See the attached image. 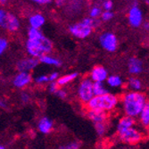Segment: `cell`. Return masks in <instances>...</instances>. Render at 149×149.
I'll list each match as a JSON object with an SVG mask.
<instances>
[{"label": "cell", "mask_w": 149, "mask_h": 149, "mask_svg": "<svg viewBox=\"0 0 149 149\" xmlns=\"http://www.w3.org/2000/svg\"><path fill=\"white\" fill-rule=\"evenodd\" d=\"M93 92L94 96H100V95L108 93V90L104 82H93Z\"/></svg>", "instance_id": "cell-23"}, {"label": "cell", "mask_w": 149, "mask_h": 149, "mask_svg": "<svg viewBox=\"0 0 149 149\" xmlns=\"http://www.w3.org/2000/svg\"><path fill=\"white\" fill-rule=\"evenodd\" d=\"M38 61L40 63H43L45 65H48V66H53V67H61L62 66V61L56 57L53 56L49 54H46V55H43L40 57H38Z\"/></svg>", "instance_id": "cell-17"}, {"label": "cell", "mask_w": 149, "mask_h": 149, "mask_svg": "<svg viewBox=\"0 0 149 149\" xmlns=\"http://www.w3.org/2000/svg\"><path fill=\"white\" fill-rule=\"evenodd\" d=\"M106 83L107 85L113 88H120L123 85V80L120 76L118 75H111L108 76L106 79Z\"/></svg>", "instance_id": "cell-20"}, {"label": "cell", "mask_w": 149, "mask_h": 149, "mask_svg": "<svg viewBox=\"0 0 149 149\" xmlns=\"http://www.w3.org/2000/svg\"><path fill=\"white\" fill-rule=\"evenodd\" d=\"M53 50V44L47 37L38 39H30L26 41V51L29 56L38 58L46 54H50Z\"/></svg>", "instance_id": "cell-3"}, {"label": "cell", "mask_w": 149, "mask_h": 149, "mask_svg": "<svg viewBox=\"0 0 149 149\" xmlns=\"http://www.w3.org/2000/svg\"><path fill=\"white\" fill-rule=\"evenodd\" d=\"M87 117L92 123H94V124L97 123H104L107 120V113L99 110L88 109L87 113Z\"/></svg>", "instance_id": "cell-13"}, {"label": "cell", "mask_w": 149, "mask_h": 149, "mask_svg": "<svg viewBox=\"0 0 149 149\" xmlns=\"http://www.w3.org/2000/svg\"><path fill=\"white\" fill-rule=\"evenodd\" d=\"M118 135H119V139L121 142L125 144H129V145L138 144L142 139L141 132L134 126L127 129L124 131L118 133Z\"/></svg>", "instance_id": "cell-6"}, {"label": "cell", "mask_w": 149, "mask_h": 149, "mask_svg": "<svg viewBox=\"0 0 149 149\" xmlns=\"http://www.w3.org/2000/svg\"><path fill=\"white\" fill-rule=\"evenodd\" d=\"M34 81H35V83L38 85H44L46 83H48L49 82L48 75H44V74L38 75V77H36L34 79Z\"/></svg>", "instance_id": "cell-27"}, {"label": "cell", "mask_w": 149, "mask_h": 149, "mask_svg": "<svg viewBox=\"0 0 149 149\" xmlns=\"http://www.w3.org/2000/svg\"><path fill=\"white\" fill-rule=\"evenodd\" d=\"M99 20L96 18L87 17L82 21L76 22L69 27L70 33L76 38L84 39L92 33V31L99 25Z\"/></svg>", "instance_id": "cell-4"}, {"label": "cell", "mask_w": 149, "mask_h": 149, "mask_svg": "<svg viewBox=\"0 0 149 149\" xmlns=\"http://www.w3.org/2000/svg\"><path fill=\"white\" fill-rule=\"evenodd\" d=\"M108 77V72L103 66H95L90 72V79L93 82H104Z\"/></svg>", "instance_id": "cell-11"}, {"label": "cell", "mask_w": 149, "mask_h": 149, "mask_svg": "<svg viewBox=\"0 0 149 149\" xmlns=\"http://www.w3.org/2000/svg\"><path fill=\"white\" fill-rule=\"evenodd\" d=\"M139 116L142 125L145 127H148L149 126V101H146Z\"/></svg>", "instance_id": "cell-21"}, {"label": "cell", "mask_w": 149, "mask_h": 149, "mask_svg": "<svg viewBox=\"0 0 149 149\" xmlns=\"http://www.w3.org/2000/svg\"><path fill=\"white\" fill-rule=\"evenodd\" d=\"M135 125V119L133 117L130 116H124L121 118L117 125V131L118 133L121 132V131H124L129 128H131Z\"/></svg>", "instance_id": "cell-18"}, {"label": "cell", "mask_w": 149, "mask_h": 149, "mask_svg": "<svg viewBox=\"0 0 149 149\" xmlns=\"http://www.w3.org/2000/svg\"><path fill=\"white\" fill-rule=\"evenodd\" d=\"M20 26H21V22H20L19 18L15 15H13V13H8L7 19H6L4 29L7 31L8 32L15 33L20 29Z\"/></svg>", "instance_id": "cell-12"}, {"label": "cell", "mask_w": 149, "mask_h": 149, "mask_svg": "<svg viewBox=\"0 0 149 149\" xmlns=\"http://www.w3.org/2000/svg\"><path fill=\"white\" fill-rule=\"evenodd\" d=\"M7 2H8V0H0V5L5 6V5L7 4Z\"/></svg>", "instance_id": "cell-40"}, {"label": "cell", "mask_w": 149, "mask_h": 149, "mask_svg": "<svg viewBox=\"0 0 149 149\" xmlns=\"http://www.w3.org/2000/svg\"><path fill=\"white\" fill-rule=\"evenodd\" d=\"M146 3H147L148 5H149V0H146Z\"/></svg>", "instance_id": "cell-42"}, {"label": "cell", "mask_w": 149, "mask_h": 149, "mask_svg": "<svg viewBox=\"0 0 149 149\" xmlns=\"http://www.w3.org/2000/svg\"><path fill=\"white\" fill-rule=\"evenodd\" d=\"M95 130H96V132L97 133L98 136L102 137L105 134L106 132V124L105 121L104 123H95Z\"/></svg>", "instance_id": "cell-25"}, {"label": "cell", "mask_w": 149, "mask_h": 149, "mask_svg": "<svg viewBox=\"0 0 149 149\" xmlns=\"http://www.w3.org/2000/svg\"><path fill=\"white\" fill-rule=\"evenodd\" d=\"M39 64L38 58L29 56L20 60L16 64V69L18 72H29L35 70Z\"/></svg>", "instance_id": "cell-10"}, {"label": "cell", "mask_w": 149, "mask_h": 149, "mask_svg": "<svg viewBox=\"0 0 149 149\" xmlns=\"http://www.w3.org/2000/svg\"><path fill=\"white\" fill-rule=\"evenodd\" d=\"M100 16L104 22H108V21H111L113 19V13L112 11H109V10H104V12H102Z\"/></svg>", "instance_id": "cell-28"}, {"label": "cell", "mask_w": 149, "mask_h": 149, "mask_svg": "<svg viewBox=\"0 0 149 149\" xmlns=\"http://www.w3.org/2000/svg\"><path fill=\"white\" fill-rule=\"evenodd\" d=\"M128 21L130 26L134 28H139L143 23V13L139 6L135 4L129 10L128 13Z\"/></svg>", "instance_id": "cell-8"}, {"label": "cell", "mask_w": 149, "mask_h": 149, "mask_svg": "<svg viewBox=\"0 0 149 149\" xmlns=\"http://www.w3.org/2000/svg\"><path fill=\"white\" fill-rule=\"evenodd\" d=\"M32 76L29 72H19L13 79V85L16 88L23 89L32 82Z\"/></svg>", "instance_id": "cell-9"}, {"label": "cell", "mask_w": 149, "mask_h": 149, "mask_svg": "<svg viewBox=\"0 0 149 149\" xmlns=\"http://www.w3.org/2000/svg\"><path fill=\"white\" fill-rule=\"evenodd\" d=\"M77 96L79 100L84 104H87L94 97L93 81L90 78H85L79 82L77 88Z\"/></svg>", "instance_id": "cell-5"}, {"label": "cell", "mask_w": 149, "mask_h": 149, "mask_svg": "<svg viewBox=\"0 0 149 149\" xmlns=\"http://www.w3.org/2000/svg\"><path fill=\"white\" fill-rule=\"evenodd\" d=\"M79 143L78 141H71L69 143H67L66 145H64L63 146H61V148H64V149H77L79 147Z\"/></svg>", "instance_id": "cell-31"}, {"label": "cell", "mask_w": 149, "mask_h": 149, "mask_svg": "<svg viewBox=\"0 0 149 149\" xmlns=\"http://www.w3.org/2000/svg\"><path fill=\"white\" fill-rule=\"evenodd\" d=\"M144 29L146 31H149V22H145L144 23Z\"/></svg>", "instance_id": "cell-39"}, {"label": "cell", "mask_w": 149, "mask_h": 149, "mask_svg": "<svg viewBox=\"0 0 149 149\" xmlns=\"http://www.w3.org/2000/svg\"><path fill=\"white\" fill-rule=\"evenodd\" d=\"M103 9L104 10H109V11H112L113 7V1L112 0H104L103 2Z\"/></svg>", "instance_id": "cell-33"}, {"label": "cell", "mask_w": 149, "mask_h": 149, "mask_svg": "<svg viewBox=\"0 0 149 149\" xmlns=\"http://www.w3.org/2000/svg\"><path fill=\"white\" fill-rule=\"evenodd\" d=\"M128 70L131 75H139L143 71V63L137 57H131L128 63Z\"/></svg>", "instance_id": "cell-14"}, {"label": "cell", "mask_w": 149, "mask_h": 149, "mask_svg": "<svg viewBox=\"0 0 149 149\" xmlns=\"http://www.w3.org/2000/svg\"><path fill=\"white\" fill-rule=\"evenodd\" d=\"M8 47V41L7 39L5 38H1L0 37V56L2 55V54L5 53V51L7 49Z\"/></svg>", "instance_id": "cell-29"}, {"label": "cell", "mask_w": 149, "mask_h": 149, "mask_svg": "<svg viewBox=\"0 0 149 149\" xmlns=\"http://www.w3.org/2000/svg\"><path fill=\"white\" fill-rule=\"evenodd\" d=\"M0 108H2V109H6L7 108V104L2 98H0Z\"/></svg>", "instance_id": "cell-38"}, {"label": "cell", "mask_w": 149, "mask_h": 149, "mask_svg": "<svg viewBox=\"0 0 149 149\" xmlns=\"http://www.w3.org/2000/svg\"><path fill=\"white\" fill-rule=\"evenodd\" d=\"M119 104V98L115 95L106 93L100 96H94L86 104L88 109L99 110L105 113L113 111Z\"/></svg>", "instance_id": "cell-2"}, {"label": "cell", "mask_w": 149, "mask_h": 149, "mask_svg": "<svg viewBox=\"0 0 149 149\" xmlns=\"http://www.w3.org/2000/svg\"><path fill=\"white\" fill-rule=\"evenodd\" d=\"M58 78H59V73L57 72H51L48 75V80H49V82H52V81H56Z\"/></svg>", "instance_id": "cell-35"}, {"label": "cell", "mask_w": 149, "mask_h": 149, "mask_svg": "<svg viewBox=\"0 0 149 149\" xmlns=\"http://www.w3.org/2000/svg\"><path fill=\"white\" fill-rule=\"evenodd\" d=\"M20 99L22 104H28L31 101V96L27 92H22L20 95Z\"/></svg>", "instance_id": "cell-32"}, {"label": "cell", "mask_w": 149, "mask_h": 149, "mask_svg": "<svg viewBox=\"0 0 149 149\" xmlns=\"http://www.w3.org/2000/svg\"><path fill=\"white\" fill-rule=\"evenodd\" d=\"M99 43L104 50L111 53L114 52L118 47V39L112 32L103 33L99 38Z\"/></svg>", "instance_id": "cell-7"}, {"label": "cell", "mask_w": 149, "mask_h": 149, "mask_svg": "<svg viewBox=\"0 0 149 149\" xmlns=\"http://www.w3.org/2000/svg\"><path fill=\"white\" fill-rule=\"evenodd\" d=\"M55 1V4H56V6H63L64 4H65V1L66 0H54Z\"/></svg>", "instance_id": "cell-37"}, {"label": "cell", "mask_w": 149, "mask_h": 149, "mask_svg": "<svg viewBox=\"0 0 149 149\" xmlns=\"http://www.w3.org/2000/svg\"><path fill=\"white\" fill-rule=\"evenodd\" d=\"M128 88L132 91H139L142 88V83L137 77H131L128 81Z\"/></svg>", "instance_id": "cell-22"}, {"label": "cell", "mask_w": 149, "mask_h": 149, "mask_svg": "<svg viewBox=\"0 0 149 149\" xmlns=\"http://www.w3.org/2000/svg\"><path fill=\"white\" fill-rule=\"evenodd\" d=\"M32 2H34V3H36V4H38V5H41V6H43V5H47V4H50L53 0H31Z\"/></svg>", "instance_id": "cell-36"}, {"label": "cell", "mask_w": 149, "mask_h": 149, "mask_svg": "<svg viewBox=\"0 0 149 149\" xmlns=\"http://www.w3.org/2000/svg\"><path fill=\"white\" fill-rule=\"evenodd\" d=\"M102 8L98 6H94L93 7H91L90 11H89V17L91 18H96L98 19L102 13Z\"/></svg>", "instance_id": "cell-24"}, {"label": "cell", "mask_w": 149, "mask_h": 149, "mask_svg": "<svg viewBox=\"0 0 149 149\" xmlns=\"http://www.w3.org/2000/svg\"><path fill=\"white\" fill-rule=\"evenodd\" d=\"M5 148V146H2V145H0V149H4Z\"/></svg>", "instance_id": "cell-41"}, {"label": "cell", "mask_w": 149, "mask_h": 149, "mask_svg": "<svg viewBox=\"0 0 149 149\" xmlns=\"http://www.w3.org/2000/svg\"><path fill=\"white\" fill-rule=\"evenodd\" d=\"M7 15H8V12H6L3 8H0V28H3V29L5 28Z\"/></svg>", "instance_id": "cell-26"}, {"label": "cell", "mask_w": 149, "mask_h": 149, "mask_svg": "<svg viewBox=\"0 0 149 149\" xmlns=\"http://www.w3.org/2000/svg\"><path fill=\"white\" fill-rule=\"evenodd\" d=\"M54 123L47 117H42L38 123V130L42 134H48L53 130Z\"/></svg>", "instance_id": "cell-16"}, {"label": "cell", "mask_w": 149, "mask_h": 149, "mask_svg": "<svg viewBox=\"0 0 149 149\" xmlns=\"http://www.w3.org/2000/svg\"><path fill=\"white\" fill-rule=\"evenodd\" d=\"M59 88L60 87L58 86L56 81H52V82H49V84H48V91L54 95H56V93L59 89Z\"/></svg>", "instance_id": "cell-30"}, {"label": "cell", "mask_w": 149, "mask_h": 149, "mask_svg": "<svg viewBox=\"0 0 149 149\" xmlns=\"http://www.w3.org/2000/svg\"><path fill=\"white\" fill-rule=\"evenodd\" d=\"M46 22V18L43 15L39 13H36L29 17V25L31 28L41 29Z\"/></svg>", "instance_id": "cell-15"}, {"label": "cell", "mask_w": 149, "mask_h": 149, "mask_svg": "<svg viewBox=\"0 0 149 149\" xmlns=\"http://www.w3.org/2000/svg\"><path fill=\"white\" fill-rule=\"evenodd\" d=\"M78 76H79V74L77 72H72L69 74L61 76V77L59 76V78L56 80V82L59 87H64L66 85L70 84L71 82H72V81H74L78 78Z\"/></svg>", "instance_id": "cell-19"}, {"label": "cell", "mask_w": 149, "mask_h": 149, "mask_svg": "<svg viewBox=\"0 0 149 149\" xmlns=\"http://www.w3.org/2000/svg\"><path fill=\"white\" fill-rule=\"evenodd\" d=\"M67 91L65 90V89H63V88H62V87H60L59 88V89L56 91V96L59 97V98H61V99H65L66 97H67Z\"/></svg>", "instance_id": "cell-34"}, {"label": "cell", "mask_w": 149, "mask_h": 149, "mask_svg": "<svg viewBox=\"0 0 149 149\" xmlns=\"http://www.w3.org/2000/svg\"><path fill=\"white\" fill-rule=\"evenodd\" d=\"M146 95L140 91H129L121 97L123 109L126 115L130 117H138L146 103Z\"/></svg>", "instance_id": "cell-1"}]
</instances>
